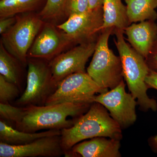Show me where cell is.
Segmentation results:
<instances>
[{"label":"cell","instance_id":"6da1fadb","mask_svg":"<svg viewBox=\"0 0 157 157\" xmlns=\"http://www.w3.org/2000/svg\"><path fill=\"white\" fill-rule=\"evenodd\" d=\"M74 119L72 127L61 131L64 155L76 144L86 139L104 137L121 140L122 138L121 128L100 103L94 102L87 112Z\"/></svg>","mask_w":157,"mask_h":157},{"label":"cell","instance_id":"7a4b0ae2","mask_svg":"<svg viewBox=\"0 0 157 157\" xmlns=\"http://www.w3.org/2000/svg\"><path fill=\"white\" fill-rule=\"evenodd\" d=\"M91 104L63 103L24 107L21 119L14 126L23 132L35 133L42 130H59L72 127L75 118L82 115Z\"/></svg>","mask_w":157,"mask_h":157},{"label":"cell","instance_id":"3957f363","mask_svg":"<svg viewBox=\"0 0 157 157\" xmlns=\"http://www.w3.org/2000/svg\"><path fill=\"white\" fill-rule=\"evenodd\" d=\"M113 42L121 60L123 75L129 91L142 111L157 110L156 100L147 94L145 78L149 70L145 59L125 41L124 31L114 29Z\"/></svg>","mask_w":157,"mask_h":157},{"label":"cell","instance_id":"277c9868","mask_svg":"<svg viewBox=\"0 0 157 157\" xmlns=\"http://www.w3.org/2000/svg\"><path fill=\"white\" fill-rule=\"evenodd\" d=\"M113 31L111 28L102 31L87 69V73L93 80L107 90L114 88L124 80L120 57L116 55L109 48V39Z\"/></svg>","mask_w":157,"mask_h":157},{"label":"cell","instance_id":"5b68a950","mask_svg":"<svg viewBox=\"0 0 157 157\" xmlns=\"http://www.w3.org/2000/svg\"><path fill=\"white\" fill-rule=\"evenodd\" d=\"M28 59L26 87L15 102L18 107L44 106L56 89L49 63L42 59Z\"/></svg>","mask_w":157,"mask_h":157},{"label":"cell","instance_id":"8992f818","mask_svg":"<svg viewBox=\"0 0 157 157\" xmlns=\"http://www.w3.org/2000/svg\"><path fill=\"white\" fill-rule=\"evenodd\" d=\"M44 25L39 16L28 14L16 17V21L2 35L5 48L23 65H27L28 54L37 35Z\"/></svg>","mask_w":157,"mask_h":157},{"label":"cell","instance_id":"52a82bcc","mask_svg":"<svg viewBox=\"0 0 157 157\" xmlns=\"http://www.w3.org/2000/svg\"><path fill=\"white\" fill-rule=\"evenodd\" d=\"M107 91L100 87L86 72L74 73L59 82L45 105L67 103L92 104L97 93Z\"/></svg>","mask_w":157,"mask_h":157},{"label":"cell","instance_id":"ba28073f","mask_svg":"<svg viewBox=\"0 0 157 157\" xmlns=\"http://www.w3.org/2000/svg\"><path fill=\"white\" fill-rule=\"evenodd\" d=\"M94 102L104 106L122 129L131 126L137 120V101L131 93L126 91L124 80L110 90L95 96Z\"/></svg>","mask_w":157,"mask_h":157},{"label":"cell","instance_id":"9c48e42d","mask_svg":"<svg viewBox=\"0 0 157 157\" xmlns=\"http://www.w3.org/2000/svg\"><path fill=\"white\" fill-rule=\"evenodd\" d=\"M103 24L102 7L82 14L70 15L66 21L57 28L69 36L73 43L79 45L97 42L102 32Z\"/></svg>","mask_w":157,"mask_h":157},{"label":"cell","instance_id":"30bf717a","mask_svg":"<svg viewBox=\"0 0 157 157\" xmlns=\"http://www.w3.org/2000/svg\"><path fill=\"white\" fill-rule=\"evenodd\" d=\"M97 42L79 44L63 53H60L49 62L54 83L59 82L73 73L85 72V66L92 56Z\"/></svg>","mask_w":157,"mask_h":157},{"label":"cell","instance_id":"8fae6325","mask_svg":"<svg viewBox=\"0 0 157 157\" xmlns=\"http://www.w3.org/2000/svg\"><path fill=\"white\" fill-rule=\"evenodd\" d=\"M63 155L61 135L41 137L22 145L0 142V157H59Z\"/></svg>","mask_w":157,"mask_h":157},{"label":"cell","instance_id":"7c38bea8","mask_svg":"<svg viewBox=\"0 0 157 157\" xmlns=\"http://www.w3.org/2000/svg\"><path fill=\"white\" fill-rule=\"evenodd\" d=\"M70 37L50 24L43 25L29 50L28 58L52 60L72 44Z\"/></svg>","mask_w":157,"mask_h":157},{"label":"cell","instance_id":"4fadbf2b","mask_svg":"<svg viewBox=\"0 0 157 157\" xmlns=\"http://www.w3.org/2000/svg\"><path fill=\"white\" fill-rule=\"evenodd\" d=\"M104 137L91 138L76 144L66 153V157H120L121 140Z\"/></svg>","mask_w":157,"mask_h":157},{"label":"cell","instance_id":"5bb4252c","mask_svg":"<svg viewBox=\"0 0 157 157\" xmlns=\"http://www.w3.org/2000/svg\"><path fill=\"white\" fill-rule=\"evenodd\" d=\"M125 39L132 48L146 59L157 40V25L153 21H144L127 27Z\"/></svg>","mask_w":157,"mask_h":157},{"label":"cell","instance_id":"9a60e30c","mask_svg":"<svg viewBox=\"0 0 157 157\" xmlns=\"http://www.w3.org/2000/svg\"><path fill=\"white\" fill-rule=\"evenodd\" d=\"M103 24L102 31L107 29L124 30L130 25L126 6L122 0H103Z\"/></svg>","mask_w":157,"mask_h":157},{"label":"cell","instance_id":"2e32d148","mask_svg":"<svg viewBox=\"0 0 157 157\" xmlns=\"http://www.w3.org/2000/svg\"><path fill=\"white\" fill-rule=\"evenodd\" d=\"M59 130H48L45 132L30 133L19 131L7 123L0 121V142L12 145H19L33 140L52 135H61Z\"/></svg>","mask_w":157,"mask_h":157},{"label":"cell","instance_id":"e0dca14e","mask_svg":"<svg viewBox=\"0 0 157 157\" xmlns=\"http://www.w3.org/2000/svg\"><path fill=\"white\" fill-rule=\"evenodd\" d=\"M130 25L157 19V0H125Z\"/></svg>","mask_w":157,"mask_h":157},{"label":"cell","instance_id":"ac0fdd59","mask_svg":"<svg viewBox=\"0 0 157 157\" xmlns=\"http://www.w3.org/2000/svg\"><path fill=\"white\" fill-rule=\"evenodd\" d=\"M20 65H23L9 53L1 42L0 44V75L21 88Z\"/></svg>","mask_w":157,"mask_h":157},{"label":"cell","instance_id":"d6986e66","mask_svg":"<svg viewBox=\"0 0 157 157\" xmlns=\"http://www.w3.org/2000/svg\"><path fill=\"white\" fill-rule=\"evenodd\" d=\"M24 109V107L12 106L10 103H0L1 120L14 126L21 119Z\"/></svg>","mask_w":157,"mask_h":157},{"label":"cell","instance_id":"ffe728a7","mask_svg":"<svg viewBox=\"0 0 157 157\" xmlns=\"http://www.w3.org/2000/svg\"><path fill=\"white\" fill-rule=\"evenodd\" d=\"M21 90L0 75V103L7 104L19 97Z\"/></svg>","mask_w":157,"mask_h":157},{"label":"cell","instance_id":"44dd1931","mask_svg":"<svg viewBox=\"0 0 157 157\" xmlns=\"http://www.w3.org/2000/svg\"><path fill=\"white\" fill-rule=\"evenodd\" d=\"M67 0H47L39 16L42 20L54 19L64 12Z\"/></svg>","mask_w":157,"mask_h":157},{"label":"cell","instance_id":"7402d4cb","mask_svg":"<svg viewBox=\"0 0 157 157\" xmlns=\"http://www.w3.org/2000/svg\"><path fill=\"white\" fill-rule=\"evenodd\" d=\"M90 10L89 0H67L64 12L68 16L85 13Z\"/></svg>","mask_w":157,"mask_h":157},{"label":"cell","instance_id":"603a6c76","mask_svg":"<svg viewBox=\"0 0 157 157\" xmlns=\"http://www.w3.org/2000/svg\"><path fill=\"white\" fill-rule=\"evenodd\" d=\"M21 12L17 0H1L0 2L1 18L14 16Z\"/></svg>","mask_w":157,"mask_h":157},{"label":"cell","instance_id":"cb8c5ba5","mask_svg":"<svg viewBox=\"0 0 157 157\" xmlns=\"http://www.w3.org/2000/svg\"><path fill=\"white\" fill-rule=\"evenodd\" d=\"M145 60L150 69L157 71V40Z\"/></svg>","mask_w":157,"mask_h":157},{"label":"cell","instance_id":"d4e9b609","mask_svg":"<svg viewBox=\"0 0 157 157\" xmlns=\"http://www.w3.org/2000/svg\"><path fill=\"white\" fill-rule=\"evenodd\" d=\"M145 82L147 88L157 90V71L150 69L145 77Z\"/></svg>","mask_w":157,"mask_h":157},{"label":"cell","instance_id":"484cf974","mask_svg":"<svg viewBox=\"0 0 157 157\" xmlns=\"http://www.w3.org/2000/svg\"><path fill=\"white\" fill-rule=\"evenodd\" d=\"M16 17H3L0 20V34L2 35L7 32L14 25Z\"/></svg>","mask_w":157,"mask_h":157},{"label":"cell","instance_id":"4316f807","mask_svg":"<svg viewBox=\"0 0 157 157\" xmlns=\"http://www.w3.org/2000/svg\"><path fill=\"white\" fill-rule=\"evenodd\" d=\"M19 5L21 12L29 11L36 4L39 0H17Z\"/></svg>","mask_w":157,"mask_h":157},{"label":"cell","instance_id":"83f0119b","mask_svg":"<svg viewBox=\"0 0 157 157\" xmlns=\"http://www.w3.org/2000/svg\"><path fill=\"white\" fill-rule=\"evenodd\" d=\"M148 143L152 151L157 154V135L149 137Z\"/></svg>","mask_w":157,"mask_h":157},{"label":"cell","instance_id":"f1b7e54d","mask_svg":"<svg viewBox=\"0 0 157 157\" xmlns=\"http://www.w3.org/2000/svg\"><path fill=\"white\" fill-rule=\"evenodd\" d=\"M90 10H94L101 8L103 6V0H89Z\"/></svg>","mask_w":157,"mask_h":157}]
</instances>
